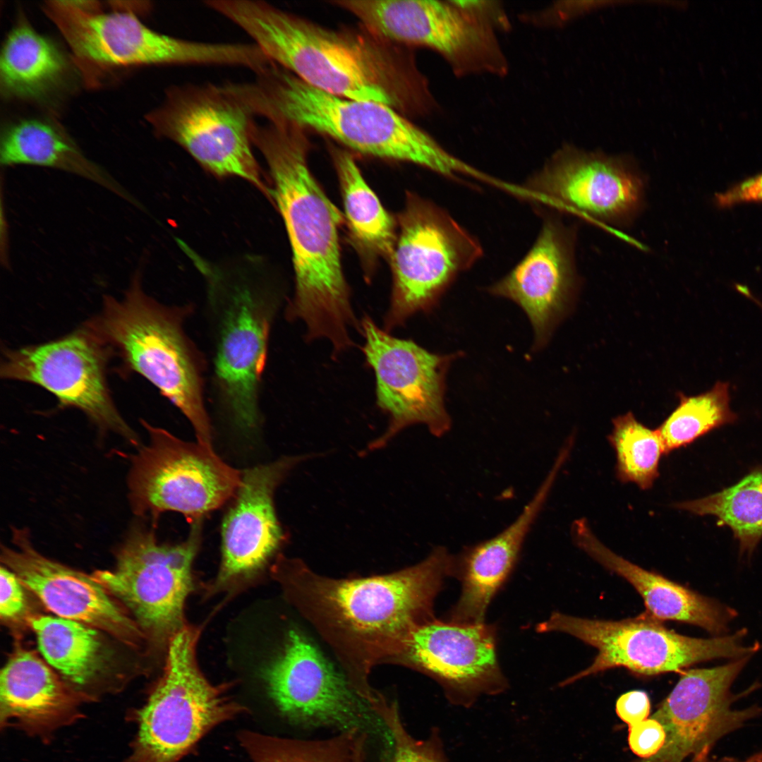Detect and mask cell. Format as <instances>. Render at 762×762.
Instances as JSON below:
<instances>
[{"label": "cell", "instance_id": "obj_30", "mask_svg": "<svg viewBox=\"0 0 762 762\" xmlns=\"http://www.w3.org/2000/svg\"><path fill=\"white\" fill-rule=\"evenodd\" d=\"M675 507L698 515H713L731 528L741 552L750 553L762 538V467L736 484L705 497Z\"/></svg>", "mask_w": 762, "mask_h": 762}, {"label": "cell", "instance_id": "obj_10", "mask_svg": "<svg viewBox=\"0 0 762 762\" xmlns=\"http://www.w3.org/2000/svg\"><path fill=\"white\" fill-rule=\"evenodd\" d=\"M539 633L562 632L598 651L588 667L569 677L562 686L614 667H625L643 676L678 672L715 658L752 655L760 644H743L746 630L712 639L676 633L646 612L622 620L590 619L553 612L536 627Z\"/></svg>", "mask_w": 762, "mask_h": 762}, {"label": "cell", "instance_id": "obj_34", "mask_svg": "<svg viewBox=\"0 0 762 762\" xmlns=\"http://www.w3.org/2000/svg\"><path fill=\"white\" fill-rule=\"evenodd\" d=\"M372 708L392 737L393 751L389 762H447L442 741L435 730L426 739L413 738L404 727L396 702H389L383 695Z\"/></svg>", "mask_w": 762, "mask_h": 762}, {"label": "cell", "instance_id": "obj_27", "mask_svg": "<svg viewBox=\"0 0 762 762\" xmlns=\"http://www.w3.org/2000/svg\"><path fill=\"white\" fill-rule=\"evenodd\" d=\"M39 648L47 663L85 700L98 690L108 656L98 629L57 616L28 618Z\"/></svg>", "mask_w": 762, "mask_h": 762}, {"label": "cell", "instance_id": "obj_40", "mask_svg": "<svg viewBox=\"0 0 762 762\" xmlns=\"http://www.w3.org/2000/svg\"><path fill=\"white\" fill-rule=\"evenodd\" d=\"M710 749V747L703 749L699 753L694 756L691 762H708V755Z\"/></svg>", "mask_w": 762, "mask_h": 762}, {"label": "cell", "instance_id": "obj_13", "mask_svg": "<svg viewBox=\"0 0 762 762\" xmlns=\"http://www.w3.org/2000/svg\"><path fill=\"white\" fill-rule=\"evenodd\" d=\"M149 441L131 458L128 478L134 514L152 521L164 512L183 514L189 523L203 520L235 495L241 472L209 447L183 441L145 421Z\"/></svg>", "mask_w": 762, "mask_h": 762}, {"label": "cell", "instance_id": "obj_17", "mask_svg": "<svg viewBox=\"0 0 762 762\" xmlns=\"http://www.w3.org/2000/svg\"><path fill=\"white\" fill-rule=\"evenodd\" d=\"M645 180L630 159L566 145L521 186L516 195L536 209L626 225L643 206Z\"/></svg>", "mask_w": 762, "mask_h": 762}, {"label": "cell", "instance_id": "obj_8", "mask_svg": "<svg viewBox=\"0 0 762 762\" xmlns=\"http://www.w3.org/2000/svg\"><path fill=\"white\" fill-rule=\"evenodd\" d=\"M368 33L388 43L426 47L439 52L458 75H502L507 63L494 26L502 16L491 1L336 0Z\"/></svg>", "mask_w": 762, "mask_h": 762}, {"label": "cell", "instance_id": "obj_19", "mask_svg": "<svg viewBox=\"0 0 762 762\" xmlns=\"http://www.w3.org/2000/svg\"><path fill=\"white\" fill-rule=\"evenodd\" d=\"M398 663L434 679L453 704L470 706L481 695L503 692L496 627L435 617L415 629Z\"/></svg>", "mask_w": 762, "mask_h": 762}, {"label": "cell", "instance_id": "obj_5", "mask_svg": "<svg viewBox=\"0 0 762 762\" xmlns=\"http://www.w3.org/2000/svg\"><path fill=\"white\" fill-rule=\"evenodd\" d=\"M207 282L211 363L209 401L238 432L262 423L261 386L277 301L265 279L197 260Z\"/></svg>", "mask_w": 762, "mask_h": 762}, {"label": "cell", "instance_id": "obj_15", "mask_svg": "<svg viewBox=\"0 0 762 762\" xmlns=\"http://www.w3.org/2000/svg\"><path fill=\"white\" fill-rule=\"evenodd\" d=\"M263 679L272 702L290 722L365 734L378 742L382 757L391 756L393 739L384 721L302 632H289Z\"/></svg>", "mask_w": 762, "mask_h": 762}, {"label": "cell", "instance_id": "obj_16", "mask_svg": "<svg viewBox=\"0 0 762 762\" xmlns=\"http://www.w3.org/2000/svg\"><path fill=\"white\" fill-rule=\"evenodd\" d=\"M362 351L375 372L376 403L389 418L386 430L371 441L367 451L384 448L399 433L425 425L436 437L451 428L445 406L446 375L458 353H433L410 339L394 337L368 315L361 322Z\"/></svg>", "mask_w": 762, "mask_h": 762}, {"label": "cell", "instance_id": "obj_28", "mask_svg": "<svg viewBox=\"0 0 762 762\" xmlns=\"http://www.w3.org/2000/svg\"><path fill=\"white\" fill-rule=\"evenodd\" d=\"M66 69L59 47L37 32L24 16H19L1 50L2 95L6 98L39 99L56 87Z\"/></svg>", "mask_w": 762, "mask_h": 762}, {"label": "cell", "instance_id": "obj_12", "mask_svg": "<svg viewBox=\"0 0 762 762\" xmlns=\"http://www.w3.org/2000/svg\"><path fill=\"white\" fill-rule=\"evenodd\" d=\"M95 1H51L42 10L67 42L90 83L102 71L139 65H219L229 59L222 42L181 39L157 32L135 13H104Z\"/></svg>", "mask_w": 762, "mask_h": 762}, {"label": "cell", "instance_id": "obj_31", "mask_svg": "<svg viewBox=\"0 0 762 762\" xmlns=\"http://www.w3.org/2000/svg\"><path fill=\"white\" fill-rule=\"evenodd\" d=\"M368 737L356 731L320 740L281 738L250 730L238 734L253 762H354L360 744Z\"/></svg>", "mask_w": 762, "mask_h": 762}, {"label": "cell", "instance_id": "obj_26", "mask_svg": "<svg viewBox=\"0 0 762 762\" xmlns=\"http://www.w3.org/2000/svg\"><path fill=\"white\" fill-rule=\"evenodd\" d=\"M0 162L5 167L32 165L68 172L135 202L111 174L88 159L64 130L48 120L23 119L7 126L1 136Z\"/></svg>", "mask_w": 762, "mask_h": 762}, {"label": "cell", "instance_id": "obj_3", "mask_svg": "<svg viewBox=\"0 0 762 762\" xmlns=\"http://www.w3.org/2000/svg\"><path fill=\"white\" fill-rule=\"evenodd\" d=\"M206 6L241 28L273 63L308 84L344 97L406 109L425 87L399 66L388 42L334 30L263 1L212 0Z\"/></svg>", "mask_w": 762, "mask_h": 762}, {"label": "cell", "instance_id": "obj_1", "mask_svg": "<svg viewBox=\"0 0 762 762\" xmlns=\"http://www.w3.org/2000/svg\"><path fill=\"white\" fill-rule=\"evenodd\" d=\"M452 555L438 546L421 562L384 575L333 579L300 559L279 555L273 565L289 600L327 643L344 675L367 702L376 665L398 663L412 632L434 619L435 600L451 576Z\"/></svg>", "mask_w": 762, "mask_h": 762}, {"label": "cell", "instance_id": "obj_32", "mask_svg": "<svg viewBox=\"0 0 762 762\" xmlns=\"http://www.w3.org/2000/svg\"><path fill=\"white\" fill-rule=\"evenodd\" d=\"M679 404L657 428L666 453L684 447L708 432L732 423L730 385L718 382L708 391L695 396L679 394Z\"/></svg>", "mask_w": 762, "mask_h": 762}, {"label": "cell", "instance_id": "obj_38", "mask_svg": "<svg viewBox=\"0 0 762 762\" xmlns=\"http://www.w3.org/2000/svg\"><path fill=\"white\" fill-rule=\"evenodd\" d=\"M615 710L619 718L631 727L648 718L651 710L649 697L643 691H628L617 698Z\"/></svg>", "mask_w": 762, "mask_h": 762}, {"label": "cell", "instance_id": "obj_14", "mask_svg": "<svg viewBox=\"0 0 762 762\" xmlns=\"http://www.w3.org/2000/svg\"><path fill=\"white\" fill-rule=\"evenodd\" d=\"M483 255L479 240L446 210L411 195L391 255L393 288L385 331L433 309L456 278Z\"/></svg>", "mask_w": 762, "mask_h": 762}, {"label": "cell", "instance_id": "obj_23", "mask_svg": "<svg viewBox=\"0 0 762 762\" xmlns=\"http://www.w3.org/2000/svg\"><path fill=\"white\" fill-rule=\"evenodd\" d=\"M543 214L536 239L524 257L488 288L518 304L535 332V346H543L569 302L576 282L575 230L553 214Z\"/></svg>", "mask_w": 762, "mask_h": 762}, {"label": "cell", "instance_id": "obj_22", "mask_svg": "<svg viewBox=\"0 0 762 762\" xmlns=\"http://www.w3.org/2000/svg\"><path fill=\"white\" fill-rule=\"evenodd\" d=\"M309 456H283L241 471V485L222 524V559L214 590L253 576L284 543L274 493L289 472Z\"/></svg>", "mask_w": 762, "mask_h": 762}, {"label": "cell", "instance_id": "obj_29", "mask_svg": "<svg viewBox=\"0 0 762 762\" xmlns=\"http://www.w3.org/2000/svg\"><path fill=\"white\" fill-rule=\"evenodd\" d=\"M333 157L352 236L369 253L391 255L395 245L391 216L365 182L352 155L337 150Z\"/></svg>", "mask_w": 762, "mask_h": 762}, {"label": "cell", "instance_id": "obj_2", "mask_svg": "<svg viewBox=\"0 0 762 762\" xmlns=\"http://www.w3.org/2000/svg\"><path fill=\"white\" fill-rule=\"evenodd\" d=\"M251 140L267 164L270 198L282 217L292 250L295 291L285 316L305 322L308 341L329 339L332 355L337 356L353 345L349 328L361 331L341 263V215L309 169L305 130L255 122Z\"/></svg>", "mask_w": 762, "mask_h": 762}, {"label": "cell", "instance_id": "obj_4", "mask_svg": "<svg viewBox=\"0 0 762 762\" xmlns=\"http://www.w3.org/2000/svg\"><path fill=\"white\" fill-rule=\"evenodd\" d=\"M236 90L267 122L311 129L361 154L410 162L455 181L475 172L394 107L325 92L274 63Z\"/></svg>", "mask_w": 762, "mask_h": 762}, {"label": "cell", "instance_id": "obj_37", "mask_svg": "<svg viewBox=\"0 0 762 762\" xmlns=\"http://www.w3.org/2000/svg\"><path fill=\"white\" fill-rule=\"evenodd\" d=\"M713 202L721 209L742 203L762 204V171L733 184L723 192L716 193Z\"/></svg>", "mask_w": 762, "mask_h": 762}, {"label": "cell", "instance_id": "obj_7", "mask_svg": "<svg viewBox=\"0 0 762 762\" xmlns=\"http://www.w3.org/2000/svg\"><path fill=\"white\" fill-rule=\"evenodd\" d=\"M200 631L186 626L170 639L164 673L137 712V732L123 762H179L217 725L248 712L227 684L214 685L201 672Z\"/></svg>", "mask_w": 762, "mask_h": 762}, {"label": "cell", "instance_id": "obj_6", "mask_svg": "<svg viewBox=\"0 0 762 762\" xmlns=\"http://www.w3.org/2000/svg\"><path fill=\"white\" fill-rule=\"evenodd\" d=\"M193 310L191 305L168 306L153 299L136 274L122 299L104 298L102 313L88 330L117 350L130 369L179 409L198 442L212 447L205 394L207 364L184 327Z\"/></svg>", "mask_w": 762, "mask_h": 762}, {"label": "cell", "instance_id": "obj_25", "mask_svg": "<svg viewBox=\"0 0 762 762\" xmlns=\"http://www.w3.org/2000/svg\"><path fill=\"white\" fill-rule=\"evenodd\" d=\"M572 536L576 545L592 559L631 583L642 597L646 612L661 622L687 623L719 635L727 630L737 615L734 609L641 568L612 551L595 536L586 519L574 522Z\"/></svg>", "mask_w": 762, "mask_h": 762}, {"label": "cell", "instance_id": "obj_24", "mask_svg": "<svg viewBox=\"0 0 762 762\" xmlns=\"http://www.w3.org/2000/svg\"><path fill=\"white\" fill-rule=\"evenodd\" d=\"M85 698L35 653L18 648L0 675L1 728L17 727L45 742L76 722Z\"/></svg>", "mask_w": 762, "mask_h": 762}, {"label": "cell", "instance_id": "obj_11", "mask_svg": "<svg viewBox=\"0 0 762 762\" xmlns=\"http://www.w3.org/2000/svg\"><path fill=\"white\" fill-rule=\"evenodd\" d=\"M254 117L226 83H208L170 86L145 119L211 174L242 179L270 198L252 149Z\"/></svg>", "mask_w": 762, "mask_h": 762}, {"label": "cell", "instance_id": "obj_36", "mask_svg": "<svg viewBox=\"0 0 762 762\" xmlns=\"http://www.w3.org/2000/svg\"><path fill=\"white\" fill-rule=\"evenodd\" d=\"M665 739L663 726L653 718L629 727V746L639 758H649L656 755L664 746Z\"/></svg>", "mask_w": 762, "mask_h": 762}, {"label": "cell", "instance_id": "obj_33", "mask_svg": "<svg viewBox=\"0 0 762 762\" xmlns=\"http://www.w3.org/2000/svg\"><path fill=\"white\" fill-rule=\"evenodd\" d=\"M612 424L609 441L615 451L618 478L649 489L658 476L661 456L666 453L659 431L643 425L631 412L614 418Z\"/></svg>", "mask_w": 762, "mask_h": 762}, {"label": "cell", "instance_id": "obj_20", "mask_svg": "<svg viewBox=\"0 0 762 762\" xmlns=\"http://www.w3.org/2000/svg\"><path fill=\"white\" fill-rule=\"evenodd\" d=\"M752 655L712 668L691 669L678 682L651 717L663 726L664 746L649 758L630 762H682L739 728L761 712L753 706L732 708V682Z\"/></svg>", "mask_w": 762, "mask_h": 762}, {"label": "cell", "instance_id": "obj_35", "mask_svg": "<svg viewBox=\"0 0 762 762\" xmlns=\"http://www.w3.org/2000/svg\"><path fill=\"white\" fill-rule=\"evenodd\" d=\"M0 616L5 622H18L28 612L25 586L18 576L6 566L0 569Z\"/></svg>", "mask_w": 762, "mask_h": 762}, {"label": "cell", "instance_id": "obj_39", "mask_svg": "<svg viewBox=\"0 0 762 762\" xmlns=\"http://www.w3.org/2000/svg\"><path fill=\"white\" fill-rule=\"evenodd\" d=\"M366 740L363 741L359 746L354 762H365V748L367 744Z\"/></svg>", "mask_w": 762, "mask_h": 762}, {"label": "cell", "instance_id": "obj_18", "mask_svg": "<svg viewBox=\"0 0 762 762\" xmlns=\"http://www.w3.org/2000/svg\"><path fill=\"white\" fill-rule=\"evenodd\" d=\"M102 343L88 330L40 345L7 351L1 365L5 379L34 383L63 405L83 411L102 429L138 448V435L118 412L105 377Z\"/></svg>", "mask_w": 762, "mask_h": 762}, {"label": "cell", "instance_id": "obj_9", "mask_svg": "<svg viewBox=\"0 0 762 762\" xmlns=\"http://www.w3.org/2000/svg\"><path fill=\"white\" fill-rule=\"evenodd\" d=\"M202 520L190 524L186 540L161 543L152 528L133 525L116 552L111 570L92 578L127 608L145 639L167 648L172 636L187 626L186 599L193 591V562L202 539Z\"/></svg>", "mask_w": 762, "mask_h": 762}, {"label": "cell", "instance_id": "obj_21", "mask_svg": "<svg viewBox=\"0 0 762 762\" xmlns=\"http://www.w3.org/2000/svg\"><path fill=\"white\" fill-rule=\"evenodd\" d=\"M13 548L1 559L56 616L104 631L131 647L146 639L132 617L91 576L39 552L25 528H12Z\"/></svg>", "mask_w": 762, "mask_h": 762}]
</instances>
